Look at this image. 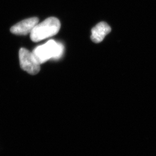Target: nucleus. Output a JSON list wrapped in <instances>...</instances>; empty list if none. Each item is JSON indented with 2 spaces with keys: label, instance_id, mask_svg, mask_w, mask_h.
Wrapping results in <instances>:
<instances>
[{
  "label": "nucleus",
  "instance_id": "f257e3e1",
  "mask_svg": "<svg viewBox=\"0 0 156 156\" xmlns=\"http://www.w3.org/2000/svg\"><path fill=\"white\" fill-rule=\"evenodd\" d=\"M60 27L59 20L55 17H50L35 26L30 33V38L35 42L41 41L55 35Z\"/></svg>",
  "mask_w": 156,
  "mask_h": 156
},
{
  "label": "nucleus",
  "instance_id": "f03ea898",
  "mask_svg": "<svg viewBox=\"0 0 156 156\" xmlns=\"http://www.w3.org/2000/svg\"><path fill=\"white\" fill-rule=\"evenodd\" d=\"M63 51V45L54 40H50L45 44L37 46L32 53L36 60L41 65L51 58H59L62 57Z\"/></svg>",
  "mask_w": 156,
  "mask_h": 156
},
{
  "label": "nucleus",
  "instance_id": "7ed1b4c3",
  "mask_svg": "<svg viewBox=\"0 0 156 156\" xmlns=\"http://www.w3.org/2000/svg\"><path fill=\"white\" fill-rule=\"evenodd\" d=\"M20 67L24 71L31 75H36L40 71V64L35 58L32 52L25 48L19 50Z\"/></svg>",
  "mask_w": 156,
  "mask_h": 156
},
{
  "label": "nucleus",
  "instance_id": "20e7f679",
  "mask_svg": "<svg viewBox=\"0 0 156 156\" xmlns=\"http://www.w3.org/2000/svg\"><path fill=\"white\" fill-rule=\"evenodd\" d=\"M39 19L38 17H31L27 19L23 20L14 25L11 28L12 33L19 35H25L30 34L33 31L35 26L38 23Z\"/></svg>",
  "mask_w": 156,
  "mask_h": 156
},
{
  "label": "nucleus",
  "instance_id": "39448f33",
  "mask_svg": "<svg viewBox=\"0 0 156 156\" xmlns=\"http://www.w3.org/2000/svg\"><path fill=\"white\" fill-rule=\"evenodd\" d=\"M111 31V28L106 23H99L92 28L91 39L95 43H100Z\"/></svg>",
  "mask_w": 156,
  "mask_h": 156
}]
</instances>
